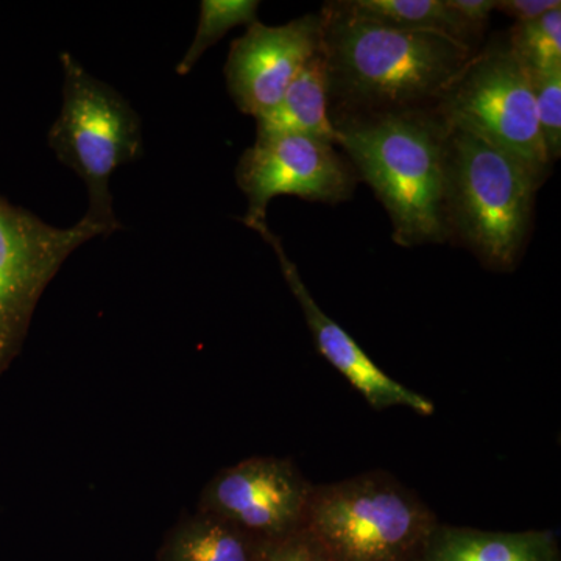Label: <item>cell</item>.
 I'll return each mask as SVG.
<instances>
[{
  "mask_svg": "<svg viewBox=\"0 0 561 561\" xmlns=\"http://www.w3.org/2000/svg\"><path fill=\"white\" fill-rule=\"evenodd\" d=\"M321 14L331 117L431 108L476 54L440 33L378 24L346 2Z\"/></svg>",
  "mask_w": 561,
  "mask_h": 561,
  "instance_id": "1",
  "label": "cell"
},
{
  "mask_svg": "<svg viewBox=\"0 0 561 561\" xmlns=\"http://www.w3.org/2000/svg\"><path fill=\"white\" fill-rule=\"evenodd\" d=\"M354 172L375 191L401 247L449 241L445 208L448 125L431 108L331 117Z\"/></svg>",
  "mask_w": 561,
  "mask_h": 561,
  "instance_id": "2",
  "label": "cell"
},
{
  "mask_svg": "<svg viewBox=\"0 0 561 561\" xmlns=\"http://www.w3.org/2000/svg\"><path fill=\"white\" fill-rule=\"evenodd\" d=\"M446 125L449 241L463 243L490 271L512 272L529 238L541 184L512 154L461 125Z\"/></svg>",
  "mask_w": 561,
  "mask_h": 561,
  "instance_id": "3",
  "label": "cell"
},
{
  "mask_svg": "<svg viewBox=\"0 0 561 561\" xmlns=\"http://www.w3.org/2000/svg\"><path fill=\"white\" fill-rule=\"evenodd\" d=\"M62 103L47 142L57 160L87 186L84 219L106 236L124 230L114 214L110 181L144 153L142 119L116 88L95 79L69 51H61Z\"/></svg>",
  "mask_w": 561,
  "mask_h": 561,
  "instance_id": "4",
  "label": "cell"
},
{
  "mask_svg": "<svg viewBox=\"0 0 561 561\" xmlns=\"http://www.w3.org/2000/svg\"><path fill=\"white\" fill-rule=\"evenodd\" d=\"M437 524L413 491L371 472L313 485L302 530L330 561H419Z\"/></svg>",
  "mask_w": 561,
  "mask_h": 561,
  "instance_id": "5",
  "label": "cell"
},
{
  "mask_svg": "<svg viewBox=\"0 0 561 561\" xmlns=\"http://www.w3.org/2000/svg\"><path fill=\"white\" fill-rule=\"evenodd\" d=\"M435 110L448 124L461 125L512 154L541 186L548 179L552 162L538 128L530 69L507 39L476 51Z\"/></svg>",
  "mask_w": 561,
  "mask_h": 561,
  "instance_id": "6",
  "label": "cell"
},
{
  "mask_svg": "<svg viewBox=\"0 0 561 561\" xmlns=\"http://www.w3.org/2000/svg\"><path fill=\"white\" fill-rule=\"evenodd\" d=\"M106 232L81 219L51 227L0 195V376L20 356L44 290L77 249Z\"/></svg>",
  "mask_w": 561,
  "mask_h": 561,
  "instance_id": "7",
  "label": "cell"
},
{
  "mask_svg": "<svg viewBox=\"0 0 561 561\" xmlns=\"http://www.w3.org/2000/svg\"><path fill=\"white\" fill-rule=\"evenodd\" d=\"M236 183L249 201L242 224H267L268 205L279 195L341 203L356 186V172L334 146L301 135L256 136L236 168Z\"/></svg>",
  "mask_w": 561,
  "mask_h": 561,
  "instance_id": "8",
  "label": "cell"
},
{
  "mask_svg": "<svg viewBox=\"0 0 561 561\" xmlns=\"http://www.w3.org/2000/svg\"><path fill=\"white\" fill-rule=\"evenodd\" d=\"M312 486L289 459L251 457L217 472L203 489L197 511L257 542L280 540L302 529Z\"/></svg>",
  "mask_w": 561,
  "mask_h": 561,
  "instance_id": "9",
  "label": "cell"
},
{
  "mask_svg": "<svg viewBox=\"0 0 561 561\" xmlns=\"http://www.w3.org/2000/svg\"><path fill=\"white\" fill-rule=\"evenodd\" d=\"M323 44V14H306L284 25L256 21L231 43L225 65L228 92L238 110L271 113Z\"/></svg>",
  "mask_w": 561,
  "mask_h": 561,
  "instance_id": "10",
  "label": "cell"
},
{
  "mask_svg": "<svg viewBox=\"0 0 561 561\" xmlns=\"http://www.w3.org/2000/svg\"><path fill=\"white\" fill-rule=\"evenodd\" d=\"M251 230L261 234L262 239L275 250L280 272L289 284L291 294L300 302L301 311L305 313L306 323L311 330L317 350L354 389L359 391L364 400L376 411L405 408L421 416L434 415V402L387 376L362 351L348 332L321 311L320 306L313 300L311 291L302 283L297 265L289 260L278 236L268 228V225H253Z\"/></svg>",
  "mask_w": 561,
  "mask_h": 561,
  "instance_id": "11",
  "label": "cell"
},
{
  "mask_svg": "<svg viewBox=\"0 0 561 561\" xmlns=\"http://www.w3.org/2000/svg\"><path fill=\"white\" fill-rule=\"evenodd\" d=\"M419 561H560V546L551 530L491 531L438 523Z\"/></svg>",
  "mask_w": 561,
  "mask_h": 561,
  "instance_id": "12",
  "label": "cell"
},
{
  "mask_svg": "<svg viewBox=\"0 0 561 561\" xmlns=\"http://www.w3.org/2000/svg\"><path fill=\"white\" fill-rule=\"evenodd\" d=\"M301 135L337 146L330 116L328 70L321 49L301 69L271 113L256 119V136Z\"/></svg>",
  "mask_w": 561,
  "mask_h": 561,
  "instance_id": "13",
  "label": "cell"
},
{
  "mask_svg": "<svg viewBox=\"0 0 561 561\" xmlns=\"http://www.w3.org/2000/svg\"><path fill=\"white\" fill-rule=\"evenodd\" d=\"M260 545L232 524L195 511L169 529L157 557L158 561H256Z\"/></svg>",
  "mask_w": 561,
  "mask_h": 561,
  "instance_id": "14",
  "label": "cell"
},
{
  "mask_svg": "<svg viewBox=\"0 0 561 561\" xmlns=\"http://www.w3.org/2000/svg\"><path fill=\"white\" fill-rule=\"evenodd\" d=\"M346 5L359 16L387 27L440 33L474 51L476 41L481 38L454 13L446 0H351Z\"/></svg>",
  "mask_w": 561,
  "mask_h": 561,
  "instance_id": "15",
  "label": "cell"
},
{
  "mask_svg": "<svg viewBox=\"0 0 561 561\" xmlns=\"http://www.w3.org/2000/svg\"><path fill=\"white\" fill-rule=\"evenodd\" d=\"M260 5L261 2L257 0H203L197 32L183 60L176 65V73L179 76L191 73L195 65L202 60L203 55L210 47L216 46L232 28L241 25L250 27L254 24L257 21Z\"/></svg>",
  "mask_w": 561,
  "mask_h": 561,
  "instance_id": "16",
  "label": "cell"
},
{
  "mask_svg": "<svg viewBox=\"0 0 561 561\" xmlns=\"http://www.w3.org/2000/svg\"><path fill=\"white\" fill-rule=\"evenodd\" d=\"M507 43L531 70L561 68V7L538 20L513 25Z\"/></svg>",
  "mask_w": 561,
  "mask_h": 561,
  "instance_id": "17",
  "label": "cell"
},
{
  "mask_svg": "<svg viewBox=\"0 0 561 561\" xmlns=\"http://www.w3.org/2000/svg\"><path fill=\"white\" fill-rule=\"evenodd\" d=\"M538 128L552 164L561 154V68L531 70Z\"/></svg>",
  "mask_w": 561,
  "mask_h": 561,
  "instance_id": "18",
  "label": "cell"
},
{
  "mask_svg": "<svg viewBox=\"0 0 561 561\" xmlns=\"http://www.w3.org/2000/svg\"><path fill=\"white\" fill-rule=\"evenodd\" d=\"M256 561H330L305 530L280 540L261 542Z\"/></svg>",
  "mask_w": 561,
  "mask_h": 561,
  "instance_id": "19",
  "label": "cell"
},
{
  "mask_svg": "<svg viewBox=\"0 0 561 561\" xmlns=\"http://www.w3.org/2000/svg\"><path fill=\"white\" fill-rule=\"evenodd\" d=\"M560 7L559 0H500L496 2V10L513 18L516 24H526V22L538 20Z\"/></svg>",
  "mask_w": 561,
  "mask_h": 561,
  "instance_id": "20",
  "label": "cell"
},
{
  "mask_svg": "<svg viewBox=\"0 0 561 561\" xmlns=\"http://www.w3.org/2000/svg\"><path fill=\"white\" fill-rule=\"evenodd\" d=\"M446 2L478 36L482 35L491 11L496 10V0H446Z\"/></svg>",
  "mask_w": 561,
  "mask_h": 561,
  "instance_id": "21",
  "label": "cell"
}]
</instances>
